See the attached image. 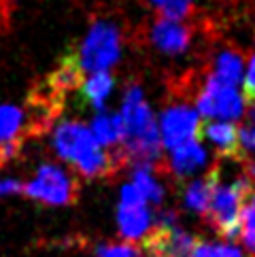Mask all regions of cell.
I'll use <instances>...</instances> for the list:
<instances>
[{
	"label": "cell",
	"instance_id": "obj_10",
	"mask_svg": "<svg viewBox=\"0 0 255 257\" xmlns=\"http://www.w3.org/2000/svg\"><path fill=\"white\" fill-rule=\"evenodd\" d=\"M208 162V153L200 143V139L187 141L183 145L170 149V160L166 164V168L170 170V177L177 181H187L189 177H194L196 172H200Z\"/></svg>",
	"mask_w": 255,
	"mask_h": 257
},
{
	"label": "cell",
	"instance_id": "obj_3",
	"mask_svg": "<svg viewBox=\"0 0 255 257\" xmlns=\"http://www.w3.org/2000/svg\"><path fill=\"white\" fill-rule=\"evenodd\" d=\"M253 189L255 187L251 185V181L244 177V174L238 179H234L232 183H227V185H223L221 181L217 183L204 219L211 223V227L221 238L238 236L240 213H242L244 200L249 198Z\"/></svg>",
	"mask_w": 255,
	"mask_h": 257
},
{
	"label": "cell",
	"instance_id": "obj_2",
	"mask_svg": "<svg viewBox=\"0 0 255 257\" xmlns=\"http://www.w3.org/2000/svg\"><path fill=\"white\" fill-rule=\"evenodd\" d=\"M53 149L62 162L70 164L87 181L108 179L123 166L96 143L89 127L77 119L58 123L53 130Z\"/></svg>",
	"mask_w": 255,
	"mask_h": 257
},
{
	"label": "cell",
	"instance_id": "obj_28",
	"mask_svg": "<svg viewBox=\"0 0 255 257\" xmlns=\"http://www.w3.org/2000/svg\"><path fill=\"white\" fill-rule=\"evenodd\" d=\"M247 115H249V125H253V127H255V104H251V106H249Z\"/></svg>",
	"mask_w": 255,
	"mask_h": 257
},
{
	"label": "cell",
	"instance_id": "obj_12",
	"mask_svg": "<svg viewBox=\"0 0 255 257\" xmlns=\"http://www.w3.org/2000/svg\"><path fill=\"white\" fill-rule=\"evenodd\" d=\"M206 139L215 147L219 158H230L242 162L238 125L232 121H202L200 123V141Z\"/></svg>",
	"mask_w": 255,
	"mask_h": 257
},
{
	"label": "cell",
	"instance_id": "obj_15",
	"mask_svg": "<svg viewBox=\"0 0 255 257\" xmlns=\"http://www.w3.org/2000/svg\"><path fill=\"white\" fill-rule=\"evenodd\" d=\"M89 132L96 139V143L102 147L106 153H111L113 158H117L121 164H125L123 153H121V127H119V117L117 113H104L100 111L92 125H89Z\"/></svg>",
	"mask_w": 255,
	"mask_h": 257
},
{
	"label": "cell",
	"instance_id": "obj_27",
	"mask_svg": "<svg viewBox=\"0 0 255 257\" xmlns=\"http://www.w3.org/2000/svg\"><path fill=\"white\" fill-rule=\"evenodd\" d=\"M22 185H24V183L15 181V179H5V181H0V196L17 194V191H22Z\"/></svg>",
	"mask_w": 255,
	"mask_h": 257
},
{
	"label": "cell",
	"instance_id": "obj_5",
	"mask_svg": "<svg viewBox=\"0 0 255 257\" xmlns=\"http://www.w3.org/2000/svg\"><path fill=\"white\" fill-rule=\"evenodd\" d=\"M79 53L81 68L85 72L108 70L121 56V34L113 22H94Z\"/></svg>",
	"mask_w": 255,
	"mask_h": 257
},
{
	"label": "cell",
	"instance_id": "obj_11",
	"mask_svg": "<svg viewBox=\"0 0 255 257\" xmlns=\"http://www.w3.org/2000/svg\"><path fill=\"white\" fill-rule=\"evenodd\" d=\"M151 43L153 47L160 49L166 56H179V53L187 51L191 43V28L181 22H170L158 17L151 26Z\"/></svg>",
	"mask_w": 255,
	"mask_h": 257
},
{
	"label": "cell",
	"instance_id": "obj_26",
	"mask_svg": "<svg viewBox=\"0 0 255 257\" xmlns=\"http://www.w3.org/2000/svg\"><path fill=\"white\" fill-rule=\"evenodd\" d=\"M244 98L249 100V104H255V53L249 60V66H247V75H244Z\"/></svg>",
	"mask_w": 255,
	"mask_h": 257
},
{
	"label": "cell",
	"instance_id": "obj_23",
	"mask_svg": "<svg viewBox=\"0 0 255 257\" xmlns=\"http://www.w3.org/2000/svg\"><path fill=\"white\" fill-rule=\"evenodd\" d=\"M234 251H236V246H232V244L198 240L196 246H194V253H191V257H232Z\"/></svg>",
	"mask_w": 255,
	"mask_h": 257
},
{
	"label": "cell",
	"instance_id": "obj_22",
	"mask_svg": "<svg viewBox=\"0 0 255 257\" xmlns=\"http://www.w3.org/2000/svg\"><path fill=\"white\" fill-rule=\"evenodd\" d=\"M96 257H143V253L130 242H106L96 246Z\"/></svg>",
	"mask_w": 255,
	"mask_h": 257
},
{
	"label": "cell",
	"instance_id": "obj_16",
	"mask_svg": "<svg viewBox=\"0 0 255 257\" xmlns=\"http://www.w3.org/2000/svg\"><path fill=\"white\" fill-rule=\"evenodd\" d=\"M244 72V60L242 53L236 49H223L219 51V56L215 58L213 70H211V79H215L217 83L227 85V87H236L242 79Z\"/></svg>",
	"mask_w": 255,
	"mask_h": 257
},
{
	"label": "cell",
	"instance_id": "obj_24",
	"mask_svg": "<svg viewBox=\"0 0 255 257\" xmlns=\"http://www.w3.org/2000/svg\"><path fill=\"white\" fill-rule=\"evenodd\" d=\"M24 136L20 139H13V141H7V143H0V168H5L7 164H11L13 160H17V155L22 153V147H24Z\"/></svg>",
	"mask_w": 255,
	"mask_h": 257
},
{
	"label": "cell",
	"instance_id": "obj_7",
	"mask_svg": "<svg viewBox=\"0 0 255 257\" xmlns=\"http://www.w3.org/2000/svg\"><path fill=\"white\" fill-rule=\"evenodd\" d=\"M200 119L198 111L189 102H175L168 104L160 115L158 130L162 147L166 149H175V147L183 145L187 141L200 139Z\"/></svg>",
	"mask_w": 255,
	"mask_h": 257
},
{
	"label": "cell",
	"instance_id": "obj_18",
	"mask_svg": "<svg viewBox=\"0 0 255 257\" xmlns=\"http://www.w3.org/2000/svg\"><path fill=\"white\" fill-rule=\"evenodd\" d=\"M132 185L139 189L147 204H162L164 202V187L153 177L151 168H134L132 170Z\"/></svg>",
	"mask_w": 255,
	"mask_h": 257
},
{
	"label": "cell",
	"instance_id": "obj_9",
	"mask_svg": "<svg viewBox=\"0 0 255 257\" xmlns=\"http://www.w3.org/2000/svg\"><path fill=\"white\" fill-rule=\"evenodd\" d=\"M196 236L181 225H156L143 236V249L149 257H191Z\"/></svg>",
	"mask_w": 255,
	"mask_h": 257
},
{
	"label": "cell",
	"instance_id": "obj_29",
	"mask_svg": "<svg viewBox=\"0 0 255 257\" xmlns=\"http://www.w3.org/2000/svg\"><path fill=\"white\" fill-rule=\"evenodd\" d=\"M151 3H153V5H158V7H160L162 3H166V0H151Z\"/></svg>",
	"mask_w": 255,
	"mask_h": 257
},
{
	"label": "cell",
	"instance_id": "obj_6",
	"mask_svg": "<svg viewBox=\"0 0 255 257\" xmlns=\"http://www.w3.org/2000/svg\"><path fill=\"white\" fill-rule=\"evenodd\" d=\"M198 115L204 121L221 119V121H238L244 115V98L236 91V87H227L217 83L215 79L206 77L202 91L198 94Z\"/></svg>",
	"mask_w": 255,
	"mask_h": 257
},
{
	"label": "cell",
	"instance_id": "obj_25",
	"mask_svg": "<svg viewBox=\"0 0 255 257\" xmlns=\"http://www.w3.org/2000/svg\"><path fill=\"white\" fill-rule=\"evenodd\" d=\"M240 136V149H242V160L247 155H255V127L253 125H242L238 127Z\"/></svg>",
	"mask_w": 255,
	"mask_h": 257
},
{
	"label": "cell",
	"instance_id": "obj_8",
	"mask_svg": "<svg viewBox=\"0 0 255 257\" xmlns=\"http://www.w3.org/2000/svg\"><path fill=\"white\" fill-rule=\"evenodd\" d=\"M151 223H153V215L145 198L139 194V189L132 183L123 185L119 196V208H117V225H119L121 238L125 242L141 240L149 232Z\"/></svg>",
	"mask_w": 255,
	"mask_h": 257
},
{
	"label": "cell",
	"instance_id": "obj_14",
	"mask_svg": "<svg viewBox=\"0 0 255 257\" xmlns=\"http://www.w3.org/2000/svg\"><path fill=\"white\" fill-rule=\"evenodd\" d=\"M83 68H81V62H79V53L75 49H68L64 56L60 58L58 66L53 68L47 77H45V81L53 87L58 89L60 94L66 96L68 91L72 89H79L81 83H83Z\"/></svg>",
	"mask_w": 255,
	"mask_h": 257
},
{
	"label": "cell",
	"instance_id": "obj_19",
	"mask_svg": "<svg viewBox=\"0 0 255 257\" xmlns=\"http://www.w3.org/2000/svg\"><path fill=\"white\" fill-rule=\"evenodd\" d=\"M20 136H24V108L15 104H3L0 106V143L20 139Z\"/></svg>",
	"mask_w": 255,
	"mask_h": 257
},
{
	"label": "cell",
	"instance_id": "obj_13",
	"mask_svg": "<svg viewBox=\"0 0 255 257\" xmlns=\"http://www.w3.org/2000/svg\"><path fill=\"white\" fill-rule=\"evenodd\" d=\"M219 179H221V164L217 162V164H213V166L206 170L204 177L191 181L189 185L185 187V194H183L185 208L191 210V213L200 215V217H204L206 210H208V204H211L213 191L217 187V183H219Z\"/></svg>",
	"mask_w": 255,
	"mask_h": 257
},
{
	"label": "cell",
	"instance_id": "obj_1",
	"mask_svg": "<svg viewBox=\"0 0 255 257\" xmlns=\"http://www.w3.org/2000/svg\"><path fill=\"white\" fill-rule=\"evenodd\" d=\"M121 127V153L125 164L134 168H151L162 162V141L158 119L145 102L139 83H130L123 91L121 111L117 113Z\"/></svg>",
	"mask_w": 255,
	"mask_h": 257
},
{
	"label": "cell",
	"instance_id": "obj_17",
	"mask_svg": "<svg viewBox=\"0 0 255 257\" xmlns=\"http://www.w3.org/2000/svg\"><path fill=\"white\" fill-rule=\"evenodd\" d=\"M115 85V77L108 70H100V72H92L87 79H83L81 83V98L85 100L89 106L102 111L106 98L111 96Z\"/></svg>",
	"mask_w": 255,
	"mask_h": 257
},
{
	"label": "cell",
	"instance_id": "obj_20",
	"mask_svg": "<svg viewBox=\"0 0 255 257\" xmlns=\"http://www.w3.org/2000/svg\"><path fill=\"white\" fill-rule=\"evenodd\" d=\"M238 236L242 246L247 249L251 257H255V189L244 200L242 213H240V225H238Z\"/></svg>",
	"mask_w": 255,
	"mask_h": 257
},
{
	"label": "cell",
	"instance_id": "obj_21",
	"mask_svg": "<svg viewBox=\"0 0 255 257\" xmlns=\"http://www.w3.org/2000/svg\"><path fill=\"white\" fill-rule=\"evenodd\" d=\"M160 17L170 22H181L185 17L191 15L194 11V0H166V3L160 5Z\"/></svg>",
	"mask_w": 255,
	"mask_h": 257
},
{
	"label": "cell",
	"instance_id": "obj_4",
	"mask_svg": "<svg viewBox=\"0 0 255 257\" xmlns=\"http://www.w3.org/2000/svg\"><path fill=\"white\" fill-rule=\"evenodd\" d=\"M79 181L58 164H41L36 177L22 185V194L45 206H66L79 200Z\"/></svg>",
	"mask_w": 255,
	"mask_h": 257
},
{
	"label": "cell",
	"instance_id": "obj_30",
	"mask_svg": "<svg viewBox=\"0 0 255 257\" xmlns=\"http://www.w3.org/2000/svg\"><path fill=\"white\" fill-rule=\"evenodd\" d=\"M232 257H242V253H240V251H238V249H236V251H234V255H232Z\"/></svg>",
	"mask_w": 255,
	"mask_h": 257
}]
</instances>
